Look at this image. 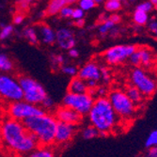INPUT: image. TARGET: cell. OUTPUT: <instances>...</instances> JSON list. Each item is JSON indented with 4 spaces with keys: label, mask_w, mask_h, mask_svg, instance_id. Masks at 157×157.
Returning a JSON list of instances; mask_svg holds the SVG:
<instances>
[{
    "label": "cell",
    "mask_w": 157,
    "mask_h": 157,
    "mask_svg": "<svg viewBox=\"0 0 157 157\" xmlns=\"http://www.w3.org/2000/svg\"><path fill=\"white\" fill-rule=\"evenodd\" d=\"M0 130L3 144L14 153L29 154L40 146L36 137L26 130L21 121L9 118L1 123Z\"/></svg>",
    "instance_id": "obj_1"
},
{
    "label": "cell",
    "mask_w": 157,
    "mask_h": 157,
    "mask_svg": "<svg viewBox=\"0 0 157 157\" xmlns=\"http://www.w3.org/2000/svg\"><path fill=\"white\" fill-rule=\"evenodd\" d=\"M89 119L99 134H108L117 126L119 117L114 111L107 97H100L94 100L89 112Z\"/></svg>",
    "instance_id": "obj_2"
},
{
    "label": "cell",
    "mask_w": 157,
    "mask_h": 157,
    "mask_svg": "<svg viewBox=\"0 0 157 157\" xmlns=\"http://www.w3.org/2000/svg\"><path fill=\"white\" fill-rule=\"evenodd\" d=\"M26 130L32 134L39 145L50 147L55 143V134L58 121L50 114L44 113V115L33 117L23 121Z\"/></svg>",
    "instance_id": "obj_3"
},
{
    "label": "cell",
    "mask_w": 157,
    "mask_h": 157,
    "mask_svg": "<svg viewBox=\"0 0 157 157\" xmlns=\"http://www.w3.org/2000/svg\"><path fill=\"white\" fill-rule=\"evenodd\" d=\"M132 86L144 96H151L157 90V78L151 72L140 67H136L130 74Z\"/></svg>",
    "instance_id": "obj_4"
},
{
    "label": "cell",
    "mask_w": 157,
    "mask_h": 157,
    "mask_svg": "<svg viewBox=\"0 0 157 157\" xmlns=\"http://www.w3.org/2000/svg\"><path fill=\"white\" fill-rule=\"evenodd\" d=\"M21 89L23 90V100L29 104L39 105H41L48 96L44 88L29 76H21L19 79Z\"/></svg>",
    "instance_id": "obj_5"
},
{
    "label": "cell",
    "mask_w": 157,
    "mask_h": 157,
    "mask_svg": "<svg viewBox=\"0 0 157 157\" xmlns=\"http://www.w3.org/2000/svg\"><path fill=\"white\" fill-rule=\"evenodd\" d=\"M7 113L10 119L23 122L27 119L44 115L45 112L40 105H35L21 100L18 102L10 103L8 105Z\"/></svg>",
    "instance_id": "obj_6"
},
{
    "label": "cell",
    "mask_w": 157,
    "mask_h": 157,
    "mask_svg": "<svg viewBox=\"0 0 157 157\" xmlns=\"http://www.w3.org/2000/svg\"><path fill=\"white\" fill-rule=\"evenodd\" d=\"M107 99L117 114V116L122 119H130L136 112V105L129 99L127 94L120 90H112Z\"/></svg>",
    "instance_id": "obj_7"
},
{
    "label": "cell",
    "mask_w": 157,
    "mask_h": 157,
    "mask_svg": "<svg viewBox=\"0 0 157 157\" xmlns=\"http://www.w3.org/2000/svg\"><path fill=\"white\" fill-rule=\"evenodd\" d=\"M0 98L10 104L23 100V90L19 80L8 74H0Z\"/></svg>",
    "instance_id": "obj_8"
},
{
    "label": "cell",
    "mask_w": 157,
    "mask_h": 157,
    "mask_svg": "<svg viewBox=\"0 0 157 157\" xmlns=\"http://www.w3.org/2000/svg\"><path fill=\"white\" fill-rule=\"evenodd\" d=\"M93 103V96L89 92L83 94H74L69 92L63 98V106L75 110L81 116L89 114Z\"/></svg>",
    "instance_id": "obj_9"
},
{
    "label": "cell",
    "mask_w": 157,
    "mask_h": 157,
    "mask_svg": "<svg viewBox=\"0 0 157 157\" xmlns=\"http://www.w3.org/2000/svg\"><path fill=\"white\" fill-rule=\"evenodd\" d=\"M136 46L131 44L113 46L105 52L104 59L110 65L120 64L126 59H129L131 55L136 50Z\"/></svg>",
    "instance_id": "obj_10"
},
{
    "label": "cell",
    "mask_w": 157,
    "mask_h": 157,
    "mask_svg": "<svg viewBox=\"0 0 157 157\" xmlns=\"http://www.w3.org/2000/svg\"><path fill=\"white\" fill-rule=\"evenodd\" d=\"M75 125L58 121L55 134V143L61 145L72 140L75 135Z\"/></svg>",
    "instance_id": "obj_11"
},
{
    "label": "cell",
    "mask_w": 157,
    "mask_h": 157,
    "mask_svg": "<svg viewBox=\"0 0 157 157\" xmlns=\"http://www.w3.org/2000/svg\"><path fill=\"white\" fill-rule=\"evenodd\" d=\"M77 76L85 82H98L101 79V68L95 62H89L78 71Z\"/></svg>",
    "instance_id": "obj_12"
},
{
    "label": "cell",
    "mask_w": 157,
    "mask_h": 157,
    "mask_svg": "<svg viewBox=\"0 0 157 157\" xmlns=\"http://www.w3.org/2000/svg\"><path fill=\"white\" fill-rule=\"evenodd\" d=\"M55 118L59 122L75 125L81 121L82 116L73 109L66 107V106H62L56 111Z\"/></svg>",
    "instance_id": "obj_13"
},
{
    "label": "cell",
    "mask_w": 157,
    "mask_h": 157,
    "mask_svg": "<svg viewBox=\"0 0 157 157\" xmlns=\"http://www.w3.org/2000/svg\"><path fill=\"white\" fill-rule=\"evenodd\" d=\"M56 40L58 41L59 45L65 50L73 49L75 44V40L72 31L66 28H61L56 33Z\"/></svg>",
    "instance_id": "obj_14"
},
{
    "label": "cell",
    "mask_w": 157,
    "mask_h": 157,
    "mask_svg": "<svg viewBox=\"0 0 157 157\" xmlns=\"http://www.w3.org/2000/svg\"><path fill=\"white\" fill-rule=\"evenodd\" d=\"M137 51L139 54V66H142L145 70L151 69L155 62V56L153 52L146 47H139L137 48Z\"/></svg>",
    "instance_id": "obj_15"
},
{
    "label": "cell",
    "mask_w": 157,
    "mask_h": 157,
    "mask_svg": "<svg viewBox=\"0 0 157 157\" xmlns=\"http://www.w3.org/2000/svg\"><path fill=\"white\" fill-rule=\"evenodd\" d=\"M69 92L74 93V94H83V93H88L89 88L84 80L79 78L78 76L73 77L69 84Z\"/></svg>",
    "instance_id": "obj_16"
},
{
    "label": "cell",
    "mask_w": 157,
    "mask_h": 157,
    "mask_svg": "<svg viewBox=\"0 0 157 157\" xmlns=\"http://www.w3.org/2000/svg\"><path fill=\"white\" fill-rule=\"evenodd\" d=\"M40 35L41 40L46 44H52L56 40V33L52 30V28L46 25L40 26Z\"/></svg>",
    "instance_id": "obj_17"
},
{
    "label": "cell",
    "mask_w": 157,
    "mask_h": 157,
    "mask_svg": "<svg viewBox=\"0 0 157 157\" xmlns=\"http://www.w3.org/2000/svg\"><path fill=\"white\" fill-rule=\"evenodd\" d=\"M125 93L127 94V96L129 97V99L135 104V105H139L143 102V97L144 95L142 94L136 88H135L134 86H129L127 88Z\"/></svg>",
    "instance_id": "obj_18"
},
{
    "label": "cell",
    "mask_w": 157,
    "mask_h": 157,
    "mask_svg": "<svg viewBox=\"0 0 157 157\" xmlns=\"http://www.w3.org/2000/svg\"><path fill=\"white\" fill-rule=\"evenodd\" d=\"M64 2L63 0H51V2L49 3L46 10H45V15L51 16L55 15V14L60 12L61 9L64 7Z\"/></svg>",
    "instance_id": "obj_19"
},
{
    "label": "cell",
    "mask_w": 157,
    "mask_h": 157,
    "mask_svg": "<svg viewBox=\"0 0 157 157\" xmlns=\"http://www.w3.org/2000/svg\"><path fill=\"white\" fill-rule=\"evenodd\" d=\"M28 157H55V154L49 147L40 146L28 154Z\"/></svg>",
    "instance_id": "obj_20"
},
{
    "label": "cell",
    "mask_w": 157,
    "mask_h": 157,
    "mask_svg": "<svg viewBox=\"0 0 157 157\" xmlns=\"http://www.w3.org/2000/svg\"><path fill=\"white\" fill-rule=\"evenodd\" d=\"M13 64L11 60L4 54H0V72L5 74L9 73L12 70Z\"/></svg>",
    "instance_id": "obj_21"
},
{
    "label": "cell",
    "mask_w": 157,
    "mask_h": 157,
    "mask_svg": "<svg viewBox=\"0 0 157 157\" xmlns=\"http://www.w3.org/2000/svg\"><path fill=\"white\" fill-rule=\"evenodd\" d=\"M134 21L136 25H143L148 22V14L141 10H136L134 13Z\"/></svg>",
    "instance_id": "obj_22"
},
{
    "label": "cell",
    "mask_w": 157,
    "mask_h": 157,
    "mask_svg": "<svg viewBox=\"0 0 157 157\" xmlns=\"http://www.w3.org/2000/svg\"><path fill=\"white\" fill-rule=\"evenodd\" d=\"M24 36L25 38L30 42L32 44H38V35L36 33V31L33 29V28H26L24 31Z\"/></svg>",
    "instance_id": "obj_23"
},
{
    "label": "cell",
    "mask_w": 157,
    "mask_h": 157,
    "mask_svg": "<svg viewBox=\"0 0 157 157\" xmlns=\"http://www.w3.org/2000/svg\"><path fill=\"white\" fill-rule=\"evenodd\" d=\"M99 135V132L95 129L93 126H89L83 130L82 136L85 139H92Z\"/></svg>",
    "instance_id": "obj_24"
},
{
    "label": "cell",
    "mask_w": 157,
    "mask_h": 157,
    "mask_svg": "<svg viewBox=\"0 0 157 157\" xmlns=\"http://www.w3.org/2000/svg\"><path fill=\"white\" fill-rule=\"evenodd\" d=\"M145 146L147 148H151V147L157 146V129L152 131L149 135V136L147 137L146 142H145Z\"/></svg>",
    "instance_id": "obj_25"
},
{
    "label": "cell",
    "mask_w": 157,
    "mask_h": 157,
    "mask_svg": "<svg viewBox=\"0 0 157 157\" xmlns=\"http://www.w3.org/2000/svg\"><path fill=\"white\" fill-rule=\"evenodd\" d=\"M105 8L107 11H116L121 8V4L120 1H114V0H107Z\"/></svg>",
    "instance_id": "obj_26"
},
{
    "label": "cell",
    "mask_w": 157,
    "mask_h": 157,
    "mask_svg": "<svg viewBox=\"0 0 157 157\" xmlns=\"http://www.w3.org/2000/svg\"><path fill=\"white\" fill-rule=\"evenodd\" d=\"M114 25H115V24H114L111 20H109V19H107V20H105L104 23H103V25L100 26V28H99V32L101 33V34H105V33H107L108 31H110L112 28H114Z\"/></svg>",
    "instance_id": "obj_27"
},
{
    "label": "cell",
    "mask_w": 157,
    "mask_h": 157,
    "mask_svg": "<svg viewBox=\"0 0 157 157\" xmlns=\"http://www.w3.org/2000/svg\"><path fill=\"white\" fill-rule=\"evenodd\" d=\"M62 72L65 75L69 76H73V77H75L78 75V71L75 66H64L62 67Z\"/></svg>",
    "instance_id": "obj_28"
},
{
    "label": "cell",
    "mask_w": 157,
    "mask_h": 157,
    "mask_svg": "<svg viewBox=\"0 0 157 157\" xmlns=\"http://www.w3.org/2000/svg\"><path fill=\"white\" fill-rule=\"evenodd\" d=\"M79 5L81 7V10H88L95 7L96 3L93 0H80Z\"/></svg>",
    "instance_id": "obj_29"
},
{
    "label": "cell",
    "mask_w": 157,
    "mask_h": 157,
    "mask_svg": "<svg viewBox=\"0 0 157 157\" xmlns=\"http://www.w3.org/2000/svg\"><path fill=\"white\" fill-rule=\"evenodd\" d=\"M13 31V27L11 25H5L2 27V31L0 32V40H5L10 36Z\"/></svg>",
    "instance_id": "obj_30"
},
{
    "label": "cell",
    "mask_w": 157,
    "mask_h": 157,
    "mask_svg": "<svg viewBox=\"0 0 157 157\" xmlns=\"http://www.w3.org/2000/svg\"><path fill=\"white\" fill-rule=\"evenodd\" d=\"M152 9V3L151 2H143V3H141L137 6L136 10H141V11H143V12H148L150 10H151Z\"/></svg>",
    "instance_id": "obj_31"
},
{
    "label": "cell",
    "mask_w": 157,
    "mask_h": 157,
    "mask_svg": "<svg viewBox=\"0 0 157 157\" xmlns=\"http://www.w3.org/2000/svg\"><path fill=\"white\" fill-rule=\"evenodd\" d=\"M73 12L74 10L72 8H69V7H63L60 10V15L62 17L68 18V17H72L73 15Z\"/></svg>",
    "instance_id": "obj_32"
},
{
    "label": "cell",
    "mask_w": 157,
    "mask_h": 157,
    "mask_svg": "<svg viewBox=\"0 0 157 157\" xmlns=\"http://www.w3.org/2000/svg\"><path fill=\"white\" fill-rule=\"evenodd\" d=\"M41 105L44 106L45 109H50V108H52V107L54 106V101H53V100H52L49 96H47V97L44 99V101L42 102Z\"/></svg>",
    "instance_id": "obj_33"
},
{
    "label": "cell",
    "mask_w": 157,
    "mask_h": 157,
    "mask_svg": "<svg viewBox=\"0 0 157 157\" xmlns=\"http://www.w3.org/2000/svg\"><path fill=\"white\" fill-rule=\"evenodd\" d=\"M84 16V10H81V9H75L74 10V12H73V15L72 17L74 19H81L82 17Z\"/></svg>",
    "instance_id": "obj_34"
},
{
    "label": "cell",
    "mask_w": 157,
    "mask_h": 157,
    "mask_svg": "<svg viewBox=\"0 0 157 157\" xmlns=\"http://www.w3.org/2000/svg\"><path fill=\"white\" fill-rule=\"evenodd\" d=\"M149 28L153 36L157 39V21H153L149 25Z\"/></svg>",
    "instance_id": "obj_35"
},
{
    "label": "cell",
    "mask_w": 157,
    "mask_h": 157,
    "mask_svg": "<svg viewBox=\"0 0 157 157\" xmlns=\"http://www.w3.org/2000/svg\"><path fill=\"white\" fill-rule=\"evenodd\" d=\"M24 18H25V16L23 15L22 13H17L13 17V23L15 25H19V24H21L23 22Z\"/></svg>",
    "instance_id": "obj_36"
},
{
    "label": "cell",
    "mask_w": 157,
    "mask_h": 157,
    "mask_svg": "<svg viewBox=\"0 0 157 157\" xmlns=\"http://www.w3.org/2000/svg\"><path fill=\"white\" fill-rule=\"evenodd\" d=\"M147 157H157V146L149 148L147 152Z\"/></svg>",
    "instance_id": "obj_37"
},
{
    "label": "cell",
    "mask_w": 157,
    "mask_h": 157,
    "mask_svg": "<svg viewBox=\"0 0 157 157\" xmlns=\"http://www.w3.org/2000/svg\"><path fill=\"white\" fill-rule=\"evenodd\" d=\"M110 75L107 72L106 69H101V79H104V81H109Z\"/></svg>",
    "instance_id": "obj_38"
},
{
    "label": "cell",
    "mask_w": 157,
    "mask_h": 157,
    "mask_svg": "<svg viewBox=\"0 0 157 157\" xmlns=\"http://www.w3.org/2000/svg\"><path fill=\"white\" fill-rule=\"evenodd\" d=\"M53 61L56 65H61L63 63V56H55L53 58Z\"/></svg>",
    "instance_id": "obj_39"
},
{
    "label": "cell",
    "mask_w": 157,
    "mask_h": 157,
    "mask_svg": "<svg viewBox=\"0 0 157 157\" xmlns=\"http://www.w3.org/2000/svg\"><path fill=\"white\" fill-rule=\"evenodd\" d=\"M109 20H111L114 24H118L121 22V16H119L118 14H112V15L109 17Z\"/></svg>",
    "instance_id": "obj_40"
},
{
    "label": "cell",
    "mask_w": 157,
    "mask_h": 157,
    "mask_svg": "<svg viewBox=\"0 0 157 157\" xmlns=\"http://www.w3.org/2000/svg\"><path fill=\"white\" fill-rule=\"evenodd\" d=\"M69 55H70V56H72V58H77L79 53H78V51L76 49H74L73 48V49H70L69 50Z\"/></svg>",
    "instance_id": "obj_41"
},
{
    "label": "cell",
    "mask_w": 157,
    "mask_h": 157,
    "mask_svg": "<svg viewBox=\"0 0 157 157\" xmlns=\"http://www.w3.org/2000/svg\"><path fill=\"white\" fill-rule=\"evenodd\" d=\"M78 0H63V2H64V5H72L75 2H77Z\"/></svg>",
    "instance_id": "obj_42"
},
{
    "label": "cell",
    "mask_w": 157,
    "mask_h": 157,
    "mask_svg": "<svg viewBox=\"0 0 157 157\" xmlns=\"http://www.w3.org/2000/svg\"><path fill=\"white\" fill-rule=\"evenodd\" d=\"M84 22H85L84 20H82V19H80V20H79V21L77 22V23H76V25H77L78 26H82V25H84Z\"/></svg>",
    "instance_id": "obj_43"
},
{
    "label": "cell",
    "mask_w": 157,
    "mask_h": 157,
    "mask_svg": "<svg viewBox=\"0 0 157 157\" xmlns=\"http://www.w3.org/2000/svg\"><path fill=\"white\" fill-rule=\"evenodd\" d=\"M3 145V140H2V135H1V130H0V148Z\"/></svg>",
    "instance_id": "obj_44"
},
{
    "label": "cell",
    "mask_w": 157,
    "mask_h": 157,
    "mask_svg": "<svg viewBox=\"0 0 157 157\" xmlns=\"http://www.w3.org/2000/svg\"><path fill=\"white\" fill-rule=\"evenodd\" d=\"M23 2H25V3H26V4H29L30 2H32V1H34V0H22Z\"/></svg>",
    "instance_id": "obj_45"
},
{
    "label": "cell",
    "mask_w": 157,
    "mask_h": 157,
    "mask_svg": "<svg viewBox=\"0 0 157 157\" xmlns=\"http://www.w3.org/2000/svg\"><path fill=\"white\" fill-rule=\"evenodd\" d=\"M93 1L96 3V4H99V3H101V2H103V0H93Z\"/></svg>",
    "instance_id": "obj_46"
},
{
    "label": "cell",
    "mask_w": 157,
    "mask_h": 157,
    "mask_svg": "<svg viewBox=\"0 0 157 157\" xmlns=\"http://www.w3.org/2000/svg\"><path fill=\"white\" fill-rule=\"evenodd\" d=\"M151 2L155 5V4H157V0H151Z\"/></svg>",
    "instance_id": "obj_47"
},
{
    "label": "cell",
    "mask_w": 157,
    "mask_h": 157,
    "mask_svg": "<svg viewBox=\"0 0 157 157\" xmlns=\"http://www.w3.org/2000/svg\"><path fill=\"white\" fill-rule=\"evenodd\" d=\"M154 9H155V10L157 11V4H155V6H154Z\"/></svg>",
    "instance_id": "obj_48"
},
{
    "label": "cell",
    "mask_w": 157,
    "mask_h": 157,
    "mask_svg": "<svg viewBox=\"0 0 157 157\" xmlns=\"http://www.w3.org/2000/svg\"><path fill=\"white\" fill-rule=\"evenodd\" d=\"M114 1H120V2H121V0H114Z\"/></svg>",
    "instance_id": "obj_49"
},
{
    "label": "cell",
    "mask_w": 157,
    "mask_h": 157,
    "mask_svg": "<svg viewBox=\"0 0 157 157\" xmlns=\"http://www.w3.org/2000/svg\"><path fill=\"white\" fill-rule=\"evenodd\" d=\"M0 157H2V156H0Z\"/></svg>",
    "instance_id": "obj_50"
}]
</instances>
